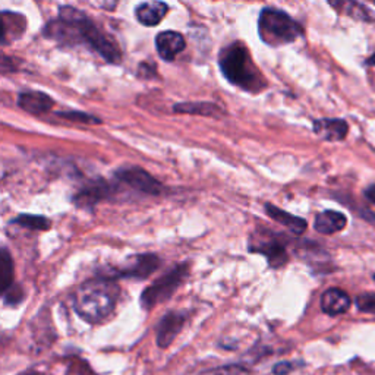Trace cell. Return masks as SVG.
<instances>
[{
    "instance_id": "11",
    "label": "cell",
    "mask_w": 375,
    "mask_h": 375,
    "mask_svg": "<svg viewBox=\"0 0 375 375\" xmlns=\"http://www.w3.org/2000/svg\"><path fill=\"white\" fill-rule=\"evenodd\" d=\"M156 47L160 58L166 62H172L186 47L185 39L180 32L163 31L156 37Z\"/></svg>"
},
{
    "instance_id": "2",
    "label": "cell",
    "mask_w": 375,
    "mask_h": 375,
    "mask_svg": "<svg viewBox=\"0 0 375 375\" xmlns=\"http://www.w3.org/2000/svg\"><path fill=\"white\" fill-rule=\"evenodd\" d=\"M119 292L115 278L99 276L85 281L75 290L72 297L73 309L90 324L102 323L113 312Z\"/></svg>"
},
{
    "instance_id": "17",
    "label": "cell",
    "mask_w": 375,
    "mask_h": 375,
    "mask_svg": "<svg viewBox=\"0 0 375 375\" xmlns=\"http://www.w3.org/2000/svg\"><path fill=\"white\" fill-rule=\"evenodd\" d=\"M346 224H348V219L345 217V214H342L339 211L327 210V211H323L316 216L314 228L318 233L333 235V233L343 230L346 228Z\"/></svg>"
},
{
    "instance_id": "9",
    "label": "cell",
    "mask_w": 375,
    "mask_h": 375,
    "mask_svg": "<svg viewBox=\"0 0 375 375\" xmlns=\"http://www.w3.org/2000/svg\"><path fill=\"white\" fill-rule=\"evenodd\" d=\"M115 192V186L107 180L99 179L87 183L84 188L75 194L73 204L80 209H91L94 205L109 199Z\"/></svg>"
},
{
    "instance_id": "12",
    "label": "cell",
    "mask_w": 375,
    "mask_h": 375,
    "mask_svg": "<svg viewBox=\"0 0 375 375\" xmlns=\"http://www.w3.org/2000/svg\"><path fill=\"white\" fill-rule=\"evenodd\" d=\"M54 102L51 97H49L44 92L39 91H30V92H23L18 97V106L23 110L28 111L31 115H43L53 107Z\"/></svg>"
},
{
    "instance_id": "27",
    "label": "cell",
    "mask_w": 375,
    "mask_h": 375,
    "mask_svg": "<svg viewBox=\"0 0 375 375\" xmlns=\"http://www.w3.org/2000/svg\"><path fill=\"white\" fill-rule=\"evenodd\" d=\"M365 197H367V199H368L371 204L375 205V183L371 185L369 188H367V190H365Z\"/></svg>"
},
{
    "instance_id": "3",
    "label": "cell",
    "mask_w": 375,
    "mask_h": 375,
    "mask_svg": "<svg viewBox=\"0 0 375 375\" xmlns=\"http://www.w3.org/2000/svg\"><path fill=\"white\" fill-rule=\"evenodd\" d=\"M220 68L224 78L242 90L259 92L267 87L266 80L255 68L248 49L242 43H233L221 51Z\"/></svg>"
},
{
    "instance_id": "13",
    "label": "cell",
    "mask_w": 375,
    "mask_h": 375,
    "mask_svg": "<svg viewBox=\"0 0 375 375\" xmlns=\"http://www.w3.org/2000/svg\"><path fill=\"white\" fill-rule=\"evenodd\" d=\"M314 133L327 141H342L349 133V125L343 119H320L314 122Z\"/></svg>"
},
{
    "instance_id": "15",
    "label": "cell",
    "mask_w": 375,
    "mask_h": 375,
    "mask_svg": "<svg viewBox=\"0 0 375 375\" xmlns=\"http://www.w3.org/2000/svg\"><path fill=\"white\" fill-rule=\"evenodd\" d=\"M168 6L160 0H153V2H145L137 6L135 16L137 20L145 27H156L161 23L166 16Z\"/></svg>"
},
{
    "instance_id": "20",
    "label": "cell",
    "mask_w": 375,
    "mask_h": 375,
    "mask_svg": "<svg viewBox=\"0 0 375 375\" xmlns=\"http://www.w3.org/2000/svg\"><path fill=\"white\" fill-rule=\"evenodd\" d=\"M13 259L6 248L0 252V292L5 293L13 285Z\"/></svg>"
},
{
    "instance_id": "29",
    "label": "cell",
    "mask_w": 375,
    "mask_h": 375,
    "mask_svg": "<svg viewBox=\"0 0 375 375\" xmlns=\"http://www.w3.org/2000/svg\"><path fill=\"white\" fill-rule=\"evenodd\" d=\"M20 375H43V374H40V372H34V371H30V372H23V374H20Z\"/></svg>"
},
{
    "instance_id": "23",
    "label": "cell",
    "mask_w": 375,
    "mask_h": 375,
    "mask_svg": "<svg viewBox=\"0 0 375 375\" xmlns=\"http://www.w3.org/2000/svg\"><path fill=\"white\" fill-rule=\"evenodd\" d=\"M4 296V301L6 305H18V304H21L23 302V299H24V292L21 289L20 285H12L5 293H2Z\"/></svg>"
},
{
    "instance_id": "21",
    "label": "cell",
    "mask_w": 375,
    "mask_h": 375,
    "mask_svg": "<svg viewBox=\"0 0 375 375\" xmlns=\"http://www.w3.org/2000/svg\"><path fill=\"white\" fill-rule=\"evenodd\" d=\"M18 226H23L31 230H49L51 228V221L44 216H34V214H20L12 221Z\"/></svg>"
},
{
    "instance_id": "1",
    "label": "cell",
    "mask_w": 375,
    "mask_h": 375,
    "mask_svg": "<svg viewBox=\"0 0 375 375\" xmlns=\"http://www.w3.org/2000/svg\"><path fill=\"white\" fill-rule=\"evenodd\" d=\"M44 32L46 37L56 42L88 46L109 63H119L122 61L119 47L75 8L62 6L58 20L51 21Z\"/></svg>"
},
{
    "instance_id": "25",
    "label": "cell",
    "mask_w": 375,
    "mask_h": 375,
    "mask_svg": "<svg viewBox=\"0 0 375 375\" xmlns=\"http://www.w3.org/2000/svg\"><path fill=\"white\" fill-rule=\"evenodd\" d=\"M356 307L362 312L375 314V293H364L356 299Z\"/></svg>"
},
{
    "instance_id": "19",
    "label": "cell",
    "mask_w": 375,
    "mask_h": 375,
    "mask_svg": "<svg viewBox=\"0 0 375 375\" xmlns=\"http://www.w3.org/2000/svg\"><path fill=\"white\" fill-rule=\"evenodd\" d=\"M178 113H188V115H201V116H211L219 118L223 115V110L213 103H179L173 107Z\"/></svg>"
},
{
    "instance_id": "14",
    "label": "cell",
    "mask_w": 375,
    "mask_h": 375,
    "mask_svg": "<svg viewBox=\"0 0 375 375\" xmlns=\"http://www.w3.org/2000/svg\"><path fill=\"white\" fill-rule=\"evenodd\" d=\"M350 308V297L346 292L331 288L326 290L321 296V309L327 315H340L345 314Z\"/></svg>"
},
{
    "instance_id": "28",
    "label": "cell",
    "mask_w": 375,
    "mask_h": 375,
    "mask_svg": "<svg viewBox=\"0 0 375 375\" xmlns=\"http://www.w3.org/2000/svg\"><path fill=\"white\" fill-rule=\"evenodd\" d=\"M367 65H371V66H375V53L369 56V58H368V61H367Z\"/></svg>"
},
{
    "instance_id": "4",
    "label": "cell",
    "mask_w": 375,
    "mask_h": 375,
    "mask_svg": "<svg viewBox=\"0 0 375 375\" xmlns=\"http://www.w3.org/2000/svg\"><path fill=\"white\" fill-rule=\"evenodd\" d=\"M258 34L266 44L277 47L297 40L304 30L286 12L266 8L259 13Z\"/></svg>"
},
{
    "instance_id": "10",
    "label": "cell",
    "mask_w": 375,
    "mask_h": 375,
    "mask_svg": "<svg viewBox=\"0 0 375 375\" xmlns=\"http://www.w3.org/2000/svg\"><path fill=\"white\" fill-rule=\"evenodd\" d=\"M188 320V312L171 311L167 312L159 323L157 327V345L161 349H167L173 343L178 334L182 331Z\"/></svg>"
},
{
    "instance_id": "22",
    "label": "cell",
    "mask_w": 375,
    "mask_h": 375,
    "mask_svg": "<svg viewBox=\"0 0 375 375\" xmlns=\"http://www.w3.org/2000/svg\"><path fill=\"white\" fill-rule=\"evenodd\" d=\"M199 375H251L250 369L242 365H226V367H220L214 368L210 371H205Z\"/></svg>"
},
{
    "instance_id": "30",
    "label": "cell",
    "mask_w": 375,
    "mask_h": 375,
    "mask_svg": "<svg viewBox=\"0 0 375 375\" xmlns=\"http://www.w3.org/2000/svg\"><path fill=\"white\" fill-rule=\"evenodd\" d=\"M371 2H372V4H374V5H375V0H371Z\"/></svg>"
},
{
    "instance_id": "8",
    "label": "cell",
    "mask_w": 375,
    "mask_h": 375,
    "mask_svg": "<svg viewBox=\"0 0 375 375\" xmlns=\"http://www.w3.org/2000/svg\"><path fill=\"white\" fill-rule=\"evenodd\" d=\"M119 182L133 188V190L147 194V195H160L163 192V185L149 175L147 171L137 166H129L119 168L116 172Z\"/></svg>"
},
{
    "instance_id": "18",
    "label": "cell",
    "mask_w": 375,
    "mask_h": 375,
    "mask_svg": "<svg viewBox=\"0 0 375 375\" xmlns=\"http://www.w3.org/2000/svg\"><path fill=\"white\" fill-rule=\"evenodd\" d=\"M266 213L269 214V217H271L274 221L280 223L281 226L288 228L295 235H302L307 230V226H308L307 220L297 217V216H293L285 210H281L273 204H266Z\"/></svg>"
},
{
    "instance_id": "24",
    "label": "cell",
    "mask_w": 375,
    "mask_h": 375,
    "mask_svg": "<svg viewBox=\"0 0 375 375\" xmlns=\"http://www.w3.org/2000/svg\"><path fill=\"white\" fill-rule=\"evenodd\" d=\"M58 116L63 119L75 121V122H82V123H100L99 119L87 113H81V111H61V113H58Z\"/></svg>"
},
{
    "instance_id": "6",
    "label": "cell",
    "mask_w": 375,
    "mask_h": 375,
    "mask_svg": "<svg viewBox=\"0 0 375 375\" xmlns=\"http://www.w3.org/2000/svg\"><path fill=\"white\" fill-rule=\"evenodd\" d=\"M250 251L266 257L269 266L273 269L283 267L289 261L286 243L281 240L280 235H276L273 232L261 233L257 230L255 236L251 238Z\"/></svg>"
},
{
    "instance_id": "26",
    "label": "cell",
    "mask_w": 375,
    "mask_h": 375,
    "mask_svg": "<svg viewBox=\"0 0 375 375\" xmlns=\"http://www.w3.org/2000/svg\"><path fill=\"white\" fill-rule=\"evenodd\" d=\"M293 364L290 362H278L273 367V374L274 375H288L293 371Z\"/></svg>"
},
{
    "instance_id": "5",
    "label": "cell",
    "mask_w": 375,
    "mask_h": 375,
    "mask_svg": "<svg viewBox=\"0 0 375 375\" xmlns=\"http://www.w3.org/2000/svg\"><path fill=\"white\" fill-rule=\"evenodd\" d=\"M188 277H190V264L182 262V264L173 267L171 271H167L164 276L153 281V285H149L141 293L140 305L144 311H149L168 301Z\"/></svg>"
},
{
    "instance_id": "7",
    "label": "cell",
    "mask_w": 375,
    "mask_h": 375,
    "mask_svg": "<svg viewBox=\"0 0 375 375\" xmlns=\"http://www.w3.org/2000/svg\"><path fill=\"white\" fill-rule=\"evenodd\" d=\"M161 266V259L154 254H140L129 259L128 264L116 269L110 276V278H135L144 280L159 270Z\"/></svg>"
},
{
    "instance_id": "16",
    "label": "cell",
    "mask_w": 375,
    "mask_h": 375,
    "mask_svg": "<svg viewBox=\"0 0 375 375\" xmlns=\"http://www.w3.org/2000/svg\"><path fill=\"white\" fill-rule=\"evenodd\" d=\"M328 5L340 15H346L356 21L369 23L374 20L371 11L358 0H328Z\"/></svg>"
}]
</instances>
